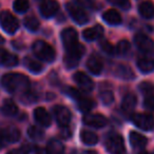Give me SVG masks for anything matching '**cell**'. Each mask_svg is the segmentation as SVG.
<instances>
[{
	"mask_svg": "<svg viewBox=\"0 0 154 154\" xmlns=\"http://www.w3.org/2000/svg\"><path fill=\"white\" fill-rule=\"evenodd\" d=\"M0 84L5 91L11 93L26 92L30 88V80L26 76L18 73H10L1 77Z\"/></svg>",
	"mask_w": 154,
	"mask_h": 154,
	"instance_id": "1",
	"label": "cell"
},
{
	"mask_svg": "<svg viewBox=\"0 0 154 154\" xmlns=\"http://www.w3.org/2000/svg\"><path fill=\"white\" fill-rule=\"evenodd\" d=\"M33 52L34 54L39 58V59L43 60V61L51 62L55 59V50L52 45H50L48 42L42 40H37L33 43Z\"/></svg>",
	"mask_w": 154,
	"mask_h": 154,
	"instance_id": "2",
	"label": "cell"
},
{
	"mask_svg": "<svg viewBox=\"0 0 154 154\" xmlns=\"http://www.w3.org/2000/svg\"><path fill=\"white\" fill-rule=\"evenodd\" d=\"M66 50V56H64V62H66V68H75L79 62L80 58L82 57L86 49H85V47L82 45L77 42L76 45H72V47L68 48Z\"/></svg>",
	"mask_w": 154,
	"mask_h": 154,
	"instance_id": "3",
	"label": "cell"
},
{
	"mask_svg": "<svg viewBox=\"0 0 154 154\" xmlns=\"http://www.w3.org/2000/svg\"><path fill=\"white\" fill-rule=\"evenodd\" d=\"M0 26L8 34H14L19 28V22L10 12L2 11L0 13Z\"/></svg>",
	"mask_w": 154,
	"mask_h": 154,
	"instance_id": "4",
	"label": "cell"
},
{
	"mask_svg": "<svg viewBox=\"0 0 154 154\" xmlns=\"http://www.w3.org/2000/svg\"><path fill=\"white\" fill-rule=\"evenodd\" d=\"M66 11L69 12L70 16L72 17V19L74 20L76 23L78 24H86L89 21V16L86 13L85 10H82V8H80L78 5H74V3H66Z\"/></svg>",
	"mask_w": 154,
	"mask_h": 154,
	"instance_id": "5",
	"label": "cell"
},
{
	"mask_svg": "<svg viewBox=\"0 0 154 154\" xmlns=\"http://www.w3.org/2000/svg\"><path fill=\"white\" fill-rule=\"evenodd\" d=\"M133 124L139 129L151 131L154 129V116L150 113H137L132 117Z\"/></svg>",
	"mask_w": 154,
	"mask_h": 154,
	"instance_id": "6",
	"label": "cell"
},
{
	"mask_svg": "<svg viewBox=\"0 0 154 154\" xmlns=\"http://www.w3.org/2000/svg\"><path fill=\"white\" fill-rule=\"evenodd\" d=\"M106 149L111 154H122L125 152V143L122 136L113 134L106 140Z\"/></svg>",
	"mask_w": 154,
	"mask_h": 154,
	"instance_id": "7",
	"label": "cell"
},
{
	"mask_svg": "<svg viewBox=\"0 0 154 154\" xmlns=\"http://www.w3.org/2000/svg\"><path fill=\"white\" fill-rule=\"evenodd\" d=\"M53 113L56 118V122L60 127L69 126L71 118H72V114L68 108L63 107V106H55L53 109Z\"/></svg>",
	"mask_w": 154,
	"mask_h": 154,
	"instance_id": "8",
	"label": "cell"
},
{
	"mask_svg": "<svg viewBox=\"0 0 154 154\" xmlns=\"http://www.w3.org/2000/svg\"><path fill=\"white\" fill-rule=\"evenodd\" d=\"M134 42L136 47L140 50L143 53H151L153 52L154 49V42L150 37L147 35L143 34V33H138L135 35L134 37Z\"/></svg>",
	"mask_w": 154,
	"mask_h": 154,
	"instance_id": "9",
	"label": "cell"
},
{
	"mask_svg": "<svg viewBox=\"0 0 154 154\" xmlns=\"http://www.w3.org/2000/svg\"><path fill=\"white\" fill-rule=\"evenodd\" d=\"M143 54L145 55L137 60V66L143 73H150L154 70V54L152 52Z\"/></svg>",
	"mask_w": 154,
	"mask_h": 154,
	"instance_id": "10",
	"label": "cell"
},
{
	"mask_svg": "<svg viewBox=\"0 0 154 154\" xmlns=\"http://www.w3.org/2000/svg\"><path fill=\"white\" fill-rule=\"evenodd\" d=\"M59 5L56 0H45L40 5V13L43 17L50 18L58 12Z\"/></svg>",
	"mask_w": 154,
	"mask_h": 154,
	"instance_id": "11",
	"label": "cell"
},
{
	"mask_svg": "<svg viewBox=\"0 0 154 154\" xmlns=\"http://www.w3.org/2000/svg\"><path fill=\"white\" fill-rule=\"evenodd\" d=\"M74 78V82H76L82 90L87 91V92H90V91L93 90V87H94V84H93L92 79L88 75H86L84 72H76L73 76Z\"/></svg>",
	"mask_w": 154,
	"mask_h": 154,
	"instance_id": "12",
	"label": "cell"
},
{
	"mask_svg": "<svg viewBox=\"0 0 154 154\" xmlns=\"http://www.w3.org/2000/svg\"><path fill=\"white\" fill-rule=\"evenodd\" d=\"M84 122L93 128H103L108 124V120L100 114H86L84 116Z\"/></svg>",
	"mask_w": 154,
	"mask_h": 154,
	"instance_id": "13",
	"label": "cell"
},
{
	"mask_svg": "<svg viewBox=\"0 0 154 154\" xmlns=\"http://www.w3.org/2000/svg\"><path fill=\"white\" fill-rule=\"evenodd\" d=\"M61 39H62V42H63L64 48L68 49V48L76 45L77 39H78V35H77V32L74 30V29L68 28V29H66V30L62 31Z\"/></svg>",
	"mask_w": 154,
	"mask_h": 154,
	"instance_id": "14",
	"label": "cell"
},
{
	"mask_svg": "<svg viewBox=\"0 0 154 154\" xmlns=\"http://www.w3.org/2000/svg\"><path fill=\"white\" fill-rule=\"evenodd\" d=\"M87 66H88L89 71L92 74L98 75L101 73L103 68V63L101 61V59L97 55H91L89 57L88 61H87Z\"/></svg>",
	"mask_w": 154,
	"mask_h": 154,
	"instance_id": "15",
	"label": "cell"
},
{
	"mask_svg": "<svg viewBox=\"0 0 154 154\" xmlns=\"http://www.w3.org/2000/svg\"><path fill=\"white\" fill-rule=\"evenodd\" d=\"M34 118L42 127H49L51 125V116L45 108H37L34 111Z\"/></svg>",
	"mask_w": 154,
	"mask_h": 154,
	"instance_id": "16",
	"label": "cell"
},
{
	"mask_svg": "<svg viewBox=\"0 0 154 154\" xmlns=\"http://www.w3.org/2000/svg\"><path fill=\"white\" fill-rule=\"evenodd\" d=\"M103 34V28L99 24L93 26V28H89L82 32V36L86 40L88 41H93L96 39L100 38Z\"/></svg>",
	"mask_w": 154,
	"mask_h": 154,
	"instance_id": "17",
	"label": "cell"
},
{
	"mask_svg": "<svg viewBox=\"0 0 154 154\" xmlns=\"http://www.w3.org/2000/svg\"><path fill=\"white\" fill-rule=\"evenodd\" d=\"M18 57L14 54L9 53L3 49H0V64L5 66H15L18 64Z\"/></svg>",
	"mask_w": 154,
	"mask_h": 154,
	"instance_id": "18",
	"label": "cell"
},
{
	"mask_svg": "<svg viewBox=\"0 0 154 154\" xmlns=\"http://www.w3.org/2000/svg\"><path fill=\"white\" fill-rule=\"evenodd\" d=\"M129 140H130V143L132 145L133 148L135 149H141V148L146 147L148 140L147 137H145L143 135L139 134L137 132H131L130 135H129Z\"/></svg>",
	"mask_w": 154,
	"mask_h": 154,
	"instance_id": "19",
	"label": "cell"
},
{
	"mask_svg": "<svg viewBox=\"0 0 154 154\" xmlns=\"http://www.w3.org/2000/svg\"><path fill=\"white\" fill-rule=\"evenodd\" d=\"M138 12L143 18L151 19L154 17V5L149 0L143 1L138 7Z\"/></svg>",
	"mask_w": 154,
	"mask_h": 154,
	"instance_id": "20",
	"label": "cell"
},
{
	"mask_svg": "<svg viewBox=\"0 0 154 154\" xmlns=\"http://www.w3.org/2000/svg\"><path fill=\"white\" fill-rule=\"evenodd\" d=\"M103 18L108 24L111 26H117L122 23V16L116 10H108L103 13Z\"/></svg>",
	"mask_w": 154,
	"mask_h": 154,
	"instance_id": "21",
	"label": "cell"
},
{
	"mask_svg": "<svg viewBox=\"0 0 154 154\" xmlns=\"http://www.w3.org/2000/svg\"><path fill=\"white\" fill-rule=\"evenodd\" d=\"M137 103V98L134 94L132 93H129V94L125 95L124 99H122V109L124 110V112L126 113H131V112L134 110L135 106Z\"/></svg>",
	"mask_w": 154,
	"mask_h": 154,
	"instance_id": "22",
	"label": "cell"
},
{
	"mask_svg": "<svg viewBox=\"0 0 154 154\" xmlns=\"http://www.w3.org/2000/svg\"><path fill=\"white\" fill-rule=\"evenodd\" d=\"M64 146L59 139H52L47 146V154H63Z\"/></svg>",
	"mask_w": 154,
	"mask_h": 154,
	"instance_id": "23",
	"label": "cell"
},
{
	"mask_svg": "<svg viewBox=\"0 0 154 154\" xmlns=\"http://www.w3.org/2000/svg\"><path fill=\"white\" fill-rule=\"evenodd\" d=\"M1 112L3 113V115L5 116H14L17 114L18 112V107L16 106V103L11 99H7L3 101L2 106H1Z\"/></svg>",
	"mask_w": 154,
	"mask_h": 154,
	"instance_id": "24",
	"label": "cell"
},
{
	"mask_svg": "<svg viewBox=\"0 0 154 154\" xmlns=\"http://www.w3.org/2000/svg\"><path fill=\"white\" fill-rule=\"evenodd\" d=\"M115 73L118 77L125 80H131L134 78V73L132 72V70L128 66H125V64L117 66V68L115 69Z\"/></svg>",
	"mask_w": 154,
	"mask_h": 154,
	"instance_id": "25",
	"label": "cell"
},
{
	"mask_svg": "<svg viewBox=\"0 0 154 154\" xmlns=\"http://www.w3.org/2000/svg\"><path fill=\"white\" fill-rule=\"evenodd\" d=\"M3 133L7 138L8 143H15L20 138V131L16 127H8V128L3 129Z\"/></svg>",
	"mask_w": 154,
	"mask_h": 154,
	"instance_id": "26",
	"label": "cell"
},
{
	"mask_svg": "<svg viewBox=\"0 0 154 154\" xmlns=\"http://www.w3.org/2000/svg\"><path fill=\"white\" fill-rule=\"evenodd\" d=\"M80 138H82V141L86 145L92 146L95 145V143L98 141V136L95 134L92 131H88V130H82V133H80Z\"/></svg>",
	"mask_w": 154,
	"mask_h": 154,
	"instance_id": "27",
	"label": "cell"
},
{
	"mask_svg": "<svg viewBox=\"0 0 154 154\" xmlns=\"http://www.w3.org/2000/svg\"><path fill=\"white\" fill-rule=\"evenodd\" d=\"M77 101H78V108H79L80 111L84 112V113H88V112H90L95 106L94 101L90 98H87V97L82 96Z\"/></svg>",
	"mask_w": 154,
	"mask_h": 154,
	"instance_id": "28",
	"label": "cell"
},
{
	"mask_svg": "<svg viewBox=\"0 0 154 154\" xmlns=\"http://www.w3.org/2000/svg\"><path fill=\"white\" fill-rule=\"evenodd\" d=\"M24 26L31 32H35L39 29V21L34 16H28L24 18Z\"/></svg>",
	"mask_w": 154,
	"mask_h": 154,
	"instance_id": "29",
	"label": "cell"
},
{
	"mask_svg": "<svg viewBox=\"0 0 154 154\" xmlns=\"http://www.w3.org/2000/svg\"><path fill=\"white\" fill-rule=\"evenodd\" d=\"M28 134L34 140H41L45 136V132L36 126H31L28 130Z\"/></svg>",
	"mask_w": 154,
	"mask_h": 154,
	"instance_id": "30",
	"label": "cell"
},
{
	"mask_svg": "<svg viewBox=\"0 0 154 154\" xmlns=\"http://www.w3.org/2000/svg\"><path fill=\"white\" fill-rule=\"evenodd\" d=\"M26 66L33 73H40L42 70V64L40 62L33 60L31 58H26Z\"/></svg>",
	"mask_w": 154,
	"mask_h": 154,
	"instance_id": "31",
	"label": "cell"
},
{
	"mask_svg": "<svg viewBox=\"0 0 154 154\" xmlns=\"http://www.w3.org/2000/svg\"><path fill=\"white\" fill-rule=\"evenodd\" d=\"M13 7L14 10L18 13H24L30 8V2H29V0H15Z\"/></svg>",
	"mask_w": 154,
	"mask_h": 154,
	"instance_id": "32",
	"label": "cell"
},
{
	"mask_svg": "<svg viewBox=\"0 0 154 154\" xmlns=\"http://www.w3.org/2000/svg\"><path fill=\"white\" fill-rule=\"evenodd\" d=\"M139 90L140 92L143 93V95H150V94H153L154 92V86L151 84V82H143L139 85Z\"/></svg>",
	"mask_w": 154,
	"mask_h": 154,
	"instance_id": "33",
	"label": "cell"
},
{
	"mask_svg": "<svg viewBox=\"0 0 154 154\" xmlns=\"http://www.w3.org/2000/svg\"><path fill=\"white\" fill-rule=\"evenodd\" d=\"M115 50H116V53H118L119 55H125V54L128 53L129 50H130V43L127 40H122L118 42Z\"/></svg>",
	"mask_w": 154,
	"mask_h": 154,
	"instance_id": "34",
	"label": "cell"
},
{
	"mask_svg": "<svg viewBox=\"0 0 154 154\" xmlns=\"http://www.w3.org/2000/svg\"><path fill=\"white\" fill-rule=\"evenodd\" d=\"M100 100L103 101V105L109 106L113 103L114 100V95L111 91H103L100 94Z\"/></svg>",
	"mask_w": 154,
	"mask_h": 154,
	"instance_id": "35",
	"label": "cell"
},
{
	"mask_svg": "<svg viewBox=\"0 0 154 154\" xmlns=\"http://www.w3.org/2000/svg\"><path fill=\"white\" fill-rule=\"evenodd\" d=\"M100 48H101V50L105 52V53L109 54V55H114V54L116 53L115 48H114L113 45H112L111 43H110L109 41H107V40L101 41V42H100Z\"/></svg>",
	"mask_w": 154,
	"mask_h": 154,
	"instance_id": "36",
	"label": "cell"
},
{
	"mask_svg": "<svg viewBox=\"0 0 154 154\" xmlns=\"http://www.w3.org/2000/svg\"><path fill=\"white\" fill-rule=\"evenodd\" d=\"M110 3L116 5L118 8H122V10H129L131 7L130 0H108Z\"/></svg>",
	"mask_w": 154,
	"mask_h": 154,
	"instance_id": "37",
	"label": "cell"
},
{
	"mask_svg": "<svg viewBox=\"0 0 154 154\" xmlns=\"http://www.w3.org/2000/svg\"><path fill=\"white\" fill-rule=\"evenodd\" d=\"M143 107L148 110H151L153 111L154 110V95L153 94H150L147 95L143 99Z\"/></svg>",
	"mask_w": 154,
	"mask_h": 154,
	"instance_id": "38",
	"label": "cell"
},
{
	"mask_svg": "<svg viewBox=\"0 0 154 154\" xmlns=\"http://www.w3.org/2000/svg\"><path fill=\"white\" fill-rule=\"evenodd\" d=\"M76 5H78L79 7L84 8H89V9H92L94 3H93L92 0H74Z\"/></svg>",
	"mask_w": 154,
	"mask_h": 154,
	"instance_id": "39",
	"label": "cell"
},
{
	"mask_svg": "<svg viewBox=\"0 0 154 154\" xmlns=\"http://www.w3.org/2000/svg\"><path fill=\"white\" fill-rule=\"evenodd\" d=\"M60 135H61L62 138H69L71 137L72 135V131L71 129L69 128V126H66V127H61V130H60Z\"/></svg>",
	"mask_w": 154,
	"mask_h": 154,
	"instance_id": "40",
	"label": "cell"
},
{
	"mask_svg": "<svg viewBox=\"0 0 154 154\" xmlns=\"http://www.w3.org/2000/svg\"><path fill=\"white\" fill-rule=\"evenodd\" d=\"M68 93L70 94V96L72 97V98L76 99V100H78V99L80 98V97L82 96V94H80V92L77 89H74V88H70L68 91Z\"/></svg>",
	"mask_w": 154,
	"mask_h": 154,
	"instance_id": "41",
	"label": "cell"
},
{
	"mask_svg": "<svg viewBox=\"0 0 154 154\" xmlns=\"http://www.w3.org/2000/svg\"><path fill=\"white\" fill-rule=\"evenodd\" d=\"M8 140L5 136V133H3V130H0V149H2V148L5 147L7 145Z\"/></svg>",
	"mask_w": 154,
	"mask_h": 154,
	"instance_id": "42",
	"label": "cell"
},
{
	"mask_svg": "<svg viewBox=\"0 0 154 154\" xmlns=\"http://www.w3.org/2000/svg\"><path fill=\"white\" fill-rule=\"evenodd\" d=\"M7 154H26V150L24 149H15V150H11L10 152H8Z\"/></svg>",
	"mask_w": 154,
	"mask_h": 154,
	"instance_id": "43",
	"label": "cell"
},
{
	"mask_svg": "<svg viewBox=\"0 0 154 154\" xmlns=\"http://www.w3.org/2000/svg\"><path fill=\"white\" fill-rule=\"evenodd\" d=\"M82 154H96V152L92 151V150H88V151H84Z\"/></svg>",
	"mask_w": 154,
	"mask_h": 154,
	"instance_id": "44",
	"label": "cell"
},
{
	"mask_svg": "<svg viewBox=\"0 0 154 154\" xmlns=\"http://www.w3.org/2000/svg\"><path fill=\"white\" fill-rule=\"evenodd\" d=\"M36 154H47V151H45V150H41V149H37V153Z\"/></svg>",
	"mask_w": 154,
	"mask_h": 154,
	"instance_id": "45",
	"label": "cell"
},
{
	"mask_svg": "<svg viewBox=\"0 0 154 154\" xmlns=\"http://www.w3.org/2000/svg\"><path fill=\"white\" fill-rule=\"evenodd\" d=\"M3 41H5V39H3V37L1 36V35H0V43H2Z\"/></svg>",
	"mask_w": 154,
	"mask_h": 154,
	"instance_id": "46",
	"label": "cell"
},
{
	"mask_svg": "<svg viewBox=\"0 0 154 154\" xmlns=\"http://www.w3.org/2000/svg\"><path fill=\"white\" fill-rule=\"evenodd\" d=\"M139 154H151V153H149V152H147V151H143V152H140Z\"/></svg>",
	"mask_w": 154,
	"mask_h": 154,
	"instance_id": "47",
	"label": "cell"
}]
</instances>
